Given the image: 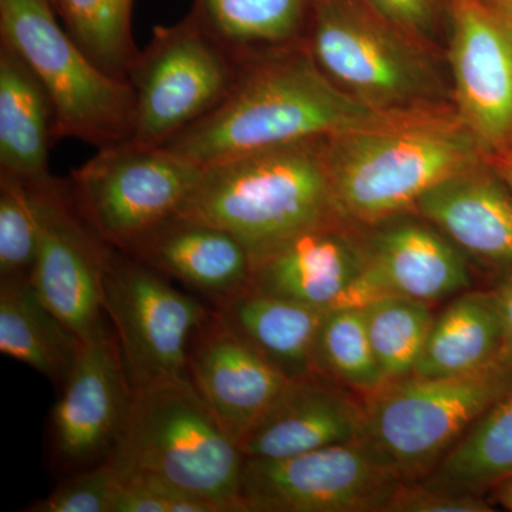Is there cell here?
Wrapping results in <instances>:
<instances>
[{
    "instance_id": "cell-15",
    "label": "cell",
    "mask_w": 512,
    "mask_h": 512,
    "mask_svg": "<svg viewBox=\"0 0 512 512\" xmlns=\"http://www.w3.org/2000/svg\"><path fill=\"white\" fill-rule=\"evenodd\" d=\"M133 386L114 330L101 323L79 353L53 410V444L64 467L82 470L109 456L130 407Z\"/></svg>"
},
{
    "instance_id": "cell-22",
    "label": "cell",
    "mask_w": 512,
    "mask_h": 512,
    "mask_svg": "<svg viewBox=\"0 0 512 512\" xmlns=\"http://www.w3.org/2000/svg\"><path fill=\"white\" fill-rule=\"evenodd\" d=\"M55 113L39 77L0 43V173L23 181L49 175Z\"/></svg>"
},
{
    "instance_id": "cell-30",
    "label": "cell",
    "mask_w": 512,
    "mask_h": 512,
    "mask_svg": "<svg viewBox=\"0 0 512 512\" xmlns=\"http://www.w3.org/2000/svg\"><path fill=\"white\" fill-rule=\"evenodd\" d=\"M39 238V211L28 183L0 173V278L30 275Z\"/></svg>"
},
{
    "instance_id": "cell-20",
    "label": "cell",
    "mask_w": 512,
    "mask_h": 512,
    "mask_svg": "<svg viewBox=\"0 0 512 512\" xmlns=\"http://www.w3.org/2000/svg\"><path fill=\"white\" fill-rule=\"evenodd\" d=\"M127 254L208 296L215 305L251 281V252L239 239L225 229L180 215L153 229Z\"/></svg>"
},
{
    "instance_id": "cell-14",
    "label": "cell",
    "mask_w": 512,
    "mask_h": 512,
    "mask_svg": "<svg viewBox=\"0 0 512 512\" xmlns=\"http://www.w3.org/2000/svg\"><path fill=\"white\" fill-rule=\"evenodd\" d=\"M251 258L249 286L258 291L322 309L362 308L369 302L367 228L342 215Z\"/></svg>"
},
{
    "instance_id": "cell-38",
    "label": "cell",
    "mask_w": 512,
    "mask_h": 512,
    "mask_svg": "<svg viewBox=\"0 0 512 512\" xmlns=\"http://www.w3.org/2000/svg\"><path fill=\"white\" fill-rule=\"evenodd\" d=\"M485 2L500 12H508L512 9V0H485Z\"/></svg>"
},
{
    "instance_id": "cell-34",
    "label": "cell",
    "mask_w": 512,
    "mask_h": 512,
    "mask_svg": "<svg viewBox=\"0 0 512 512\" xmlns=\"http://www.w3.org/2000/svg\"><path fill=\"white\" fill-rule=\"evenodd\" d=\"M377 15L434 46L441 16L447 15L448 0H363ZM436 47V46H434Z\"/></svg>"
},
{
    "instance_id": "cell-11",
    "label": "cell",
    "mask_w": 512,
    "mask_h": 512,
    "mask_svg": "<svg viewBox=\"0 0 512 512\" xmlns=\"http://www.w3.org/2000/svg\"><path fill=\"white\" fill-rule=\"evenodd\" d=\"M402 484L360 439L278 460L245 458L242 512H386Z\"/></svg>"
},
{
    "instance_id": "cell-25",
    "label": "cell",
    "mask_w": 512,
    "mask_h": 512,
    "mask_svg": "<svg viewBox=\"0 0 512 512\" xmlns=\"http://www.w3.org/2000/svg\"><path fill=\"white\" fill-rule=\"evenodd\" d=\"M205 28L239 60L305 42L312 0H194Z\"/></svg>"
},
{
    "instance_id": "cell-31",
    "label": "cell",
    "mask_w": 512,
    "mask_h": 512,
    "mask_svg": "<svg viewBox=\"0 0 512 512\" xmlns=\"http://www.w3.org/2000/svg\"><path fill=\"white\" fill-rule=\"evenodd\" d=\"M123 478L109 458L82 468L57 485L30 512H113Z\"/></svg>"
},
{
    "instance_id": "cell-17",
    "label": "cell",
    "mask_w": 512,
    "mask_h": 512,
    "mask_svg": "<svg viewBox=\"0 0 512 512\" xmlns=\"http://www.w3.org/2000/svg\"><path fill=\"white\" fill-rule=\"evenodd\" d=\"M366 228L370 302L394 295L433 305L471 288L466 254L424 218L409 212Z\"/></svg>"
},
{
    "instance_id": "cell-10",
    "label": "cell",
    "mask_w": 512,
    "mask_h": 512,
    "mask_svg": "<svg viewBox=\"0 0 512 512\" xmlns=\"http://www.w3.org/2000/svg\"><path fill=\"white\" fill-rule=\"evenodd\" d=\"M104 313L113 323L133 389L190 380L192 335L211 313L197 299L178 291L151 266L110 247Z\"/></svg>"
},
{
    "instance_id": "cell-18",
    "label": "cell",
    "mask_w": 512,
    "mask_h": 512,
    "mask_svg": "<svg viewBox=\"0 0 512 512\" xmlns=\"http://www.w3.org/2000/svg\"><path fill=\"white\" fill-rule=\"evenodd\" d=\"M365 402L326 377L291 380L239 443L245 458L278 460L362 437Z\"/></svg>"
},
{
    "instance_id": "cell-39",
    "label": "cell",
    "mask_w": 512,
    "mask_h": 512,
    "mask_svg": "<svg viewBox=\"0 0 512 512\" xmlns=\"http://www.w3.org/2000/svg\"><path fill=\"white\" fill-rule=\"evenodd\" d=\"M503 13V15L505 16V18L508 19V22L511 23V26H512V9L511 10H508V12H501Z\"/></svg>"
},
{
    "instance_id": "cell-4",
    "label": "cell",
    "mask_w": 512,
    "mask_h": 512,
    "mask_svg": "<svg viewBox=\"0 0 512 512\" xmlns=\"http://www.w3.org/2000/svg\"><path fill=\"white\" fill-rule=\"evenodd\" d=\"M106 458L121 477H157L220 512H242L244 453L191 380L134 387L119 439Z\"/></svg>"
},
{
    "instance_id": "cell-28",
    "label": "cell",
    "mask_w": 512,
    "mask_h": 512,
    "mask_svg": "<svg viewBox=\"0 0 512 512\" xmlns=\"http://www.w3.org/2000/svg\"><path fill=\"white\" fill-rule=\"evenodd\" d=\"M362 311L384 380L412 375L436 319L430 303L386 295L366 303Z\"/></svg>"
},
{
    "instance_id": "cell-24",
    "label": "cell",
    "mask_w": 512,
    "mask_h": 512,
    "mask_svg": "<svg viewBox=\"0 0 512 512\" xmlns=\"http://www.w3.org/2000/svg\"><path fill=\"white\" fill-rule=\"evenodd\" d=\"M503 346V323L491 292L466 291L454 296L436 316L423 355L412 375H470L497 365Z\"/></svg>"
},
{
    "instance_id": "cell-8",
    "label": "cell",
    "mask_w": 512,
    "mask_h": 512,
    "mask_svg": "<svg viewBox=\"0 0 512 512\" xmlns=\"http://www.w3.org/2000/svg\"><path fill=\"white\" fill-rule=\"evenodd\" d=\"M239 66L241 60L194 9L174 25L158 26L128 74L134 92L131 141L164 146L225 99Z\"/></svg>"
},
{
    "instance_id": "cell-9",
    "label": "cell",
    "mask_w": 512,
    "mask_h": 512,
    "mask_svg": "<svg viewBox=\"0 0 512 512\" xmlns=\"http://www.w3.org/2000/svg\"><path fill=\"white\" fill-rule=\"evenodd\" d=\"M201 173V167L163 147L128 141L97 150L67 184L101 241L127 252L178 214Z\"/></svg>"
},
{
    "instance_id": "cell-36",
    "label": "cell",
    "mask_w": 512,
    "mask_h": 512,
    "mask_svg": "<svg viewBox=\"0 0 512 512\" xmlns=\"http://www.w3.org/2000/svg\"><path fill=\"white\" fill-rule=\"evenodd\" d=\"M488 160H490L495 171L500 174V177L503 178L505 184L508 185L512 192V146L507 148V150L501 151V153L488 157Z\"/></svg>"
},
{
    "instance_id": "cell-29",
    "label": "cell",
    "mask_w": 512,
    "mask_h": 512,
    "mask_svg": "<svg viewBox=\"0 0 512 512\" xmlns=\"http://www.w3.org/2000/svg\"><path fill=\"white\" fill-rule=\"evenodd\" d=\"M316 375L326 377L365 397L384 380L367 336L362 308H333L323 316L316 338Z\"/></svg>"
},
{
    "instance_id": "cell-3",
    "label": "cell",
    "mask_w": 512,
    "mask_h": 512,
    "mask_svg": "<svg viewBox=\"0 0 512 512\" xmlns=\"http://www.w3.org/2000/svg\"><path fill=\"white\" fill-rule=\"evenodd\" d=\"M326 138L264 148L202 168L177 215L225 229L251 256L340 215L330 188Z\"/></svg>"
},
{
    "instance_id": "cell-7",
    "label": "cell",
    "mask_w": 512,
    "mask_h": 512,
    "mask_svg": "<svg viewBox=\"0 0 512 512\" xmlns=\"http://www.w3.org/2000/svg\"><path fill=\"white\" fill-rule=\"evenodd\" d=\"M0 43L39 77L55 113V141L106 148L133 138L130 83L100 69L62 29L50 0H0Z\"/></svg>"
},
{
    "instance_id": "cell-21",
    "label": "cell",
    "mask_w": 512,
    "mask_h": 512,
    "mask_svg": "<svg viewBox=\"0 0 512 512\" xmlns=\"http://www.w3.org/2000/svg\"><path fill=\"white\" fill-rule=\"evenodd\" d=\"M217 311L288 379L316 375V338L329 309L269 295L248 285L218 303Z\"/></svg>"
},
{
    "instance_id": "cell-16",
    "label": "cell",
    "mask_w": 512,
    "mask_h": 512,
    "mask_svg": "<svg viewBox=\"0 0 512 512\" xmlns=\"http://www.w3.org/2000/svg\"><path fill=\"white\" fill-rule=\"evenodd\" d=\"M188 377L238 446L291 382L239 336L217 309L192 335Z\"/></svg>"
},
{
    "instance_id": "cell-33",
    "label": "cell",
    "mask_w": 512,
    "mask_h": 512,
    "mask_svg": "<svg viewBox=\"0 0 512 512\" xmlns=\"http://www.w3.org/2000/svg\"><path fill=\"white\" fill-rule=\"evenodd\" d=\"M493 505L480 494L430 487L413 481L403 483L393 494L386 512H493Z\"/></svg>"
},
{
    "instance_id": "cell-19",
    "label": "cell",
    "mask_w": 512,
    "mask_h": 512,
    "mask_svg": "<svg viewBox=\"0 0 512 512\" xmlns=\"http://www.w3.org/2000/svg\"><path fill=\"white\" fill-rule=\"evenodd\" d=\"M413 212L500 279L512 278V192L488 158L431 188Z\"/></svg>"
},
{
    "instance_id": "cell-37",
    "label": "cell",
    "mask_w": 512,
    "mask_h": 512,
    "mask_svg": "<svg viewBox=\"0 0 512 512\" xmlns=\"http://www.w3.org/2000/svg\"><path fill=\"white\" fill-rule=\"evenodd\" d=\"M493 490L494 500L497 501L501 507H504L505 510L512 512V477L503 481V483L495 485Z\"/></svg>"
},
{
    "instance_id": "cell-1",
    "label": "cell",
    "mask_w": 512,
    "mask_h": 512,
    "mask_svg": "<svg viewBox=\"0 0 512 512\" xmlns=\"http://www.w3.org/2000/svg\"><path fill=\"white\" fill-rule=\"evenodd\" d=\"M414 111L366 106L319 69L303 42L241 60L225 99L161 147L204 168L264 148L383 126Z\"/></svg>"
},
{
    "instance_id": "cell-5",
    "label": "cell",
    "mask_w": 512,
    "mask_h": 512,
    "mask_svg": "<svg viewBox=\"0 0 512 512\" xmlns=\"http://www.w3.org/2000/svg\"><path fill=\"white\" fill-rule=\"evenodd\" d=\"M309 53L332 82L372 109L448 106L436 47L377 15L363 0H312Z\"/></svg>"
},
{
    "instance_id": "cell-12",
    "label": "cell",
    "mask_w": 512,
    "mask_h": 512,
    "mask_svg": "<svg viewBox=\"0 0 512 512\" xmlns=\"http://www.w3.org/2000/svg\"><path fill=\"white\" fill-rule=\"evenodd\" d=\"M40 218L39 248L29 278L42 301L80 339L103 320L109 245L84 220L67 181L52 174L26 181Z\"/></svg>"
},
{
    "instance_id": "cell-23",
    "label": "cell",
    "mask_w": 512,
    "mask_h": 512,
    "mask_svg": "<svg viewBox=\"0 0 512 512\" xmlns=\"http://www.w3.org/2000/svg\"><path fill=\"white\" fill-rule=\"evenodd\" d=\"M80 338L40 298L29 275L0 278V352L66 382Z\"/></svg>"
},
{
    "instance_id": "cell-32",
    "label": "cell",
    "mask_w": 512,
    "mask_h": 512,
    "mask_svg": "<svg viewBox=\"0 0 512 512\" xmlns=\"http://www.w3.org/2000/svg\"><path fill=\"white\" fill-rule=\"evenodd\" d=\"M121 478L113 512H220L214 504L160 478L144 474Z\"/></svg>"
},
{
    "instance_id": "cell-26",
    "label": "cell",
    "mask_w": 512,
    "mask_h": 512,
    "mask_svg": "<svg viewBox=\"0 0 512 512\" xmlns=\"http://www.w3.org/2000/svg\"><path fill=\"white\" fill-rule=\"evenodd\" d=\"M512 477V386L420 483L483 494Z\"/></svg>"
},
{
    "instance_id": "cell-6",
    "label": "cell",
    "mask_w": 512,
    "mask_h": 512,
    "mask_svg": "<svg viewBox=\"0 0 512 512\" xmlns=\"http://www.w3.org/2000/svg\"><path fill=\"white\" fill-rule=\"evenodd\" d=\"M511 386L512 370L500 363L470 375L390 380L363 397L360 440L403 483L424 480Z\"/></svg>"
},
{
    "instance_id": "cell-35",
    "label": "cell",
    "mask_w": 512,
    "mask_h": 512,
    "mask_svg": "<svg viewBox=\"0 0 512 512\" xmlns=\"http://www.w3.org/2000/svg\"><path fill=\"white\" fill-rule=\"evenodd\" d=\"M490 292L503 323V346L498 363L512 370V278L500 279Z\"/></svg>"
},
{
    "instance_id": "cell-27",
    "label": "cell",
    "mask_w": 512,
    "mask_h": 512,
    "mask_svg": "<svg viewBox=\"0 0 512 512\" xmlns=\"http://www.w3.org/2000/svg\"><path fill=\"white\" fill-rule=\"evenodd\" d=\"M80 49L103 72L128 82L140 50L133 37L134 0H50Z\"/></svg>"
},
{
    "instance_id": "cell-2",
    "label": "cell",
    "mask_w": 512,
    "mask_h": 512,
    "mask_svg": "<svg viewBox=\"0 0 512 512\" xmlns=\"http://www.w3.org/2000/svg\"><path fill=\"white\" fill-rule=\"evenodd\" d=\"M487 158L453 104L326 138L333 201L362 227L413 212L431 188Z\"/></svg>"
},
{
    "instance_id": "cell-13",
    "label": "cell",
    "mask_w": 512,
    "mask_h": 512,
    "mask_svg": "<svg viewBox=\"0 0 512 512\" xmlns=\"http://www.w3.org/2000/svg\"><path fill=\"white\" fill-rule=\"evenodd\" d=\"M447 19L453 107L491 157L512 146V26L485 0H448Z\"/></svg>"
}]
</instances>
